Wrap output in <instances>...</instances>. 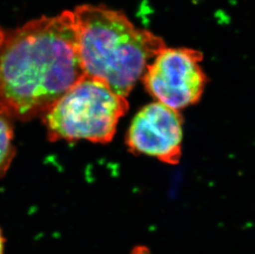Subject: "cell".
<instances>
[{"mask_svg":"<svg viewBox=\"0 0 255 254\" xmlns=\"http://www.w3.org/2000/svg\"><path fill=\"white\" fill-rule=\"evenodd\" d=\"M85 76L71 11L32 20L5 36L0 51V113L44 115Z\"/></svg>","mask_w":255,"mask_h":254,"instance_id":"cell-1","label":"cell"},{"mask_svg":"<svg viewBox=\"0 0 255 254\" xmlns=\"http://www.w3.org/2000/svg\"><path fill=\"white\" fill-rule=\"evenodd\" d=\"M72 12L85 76L128 96L164 42L135 27L120 11L85 4Z\"/></svg>","mask_w":255,"mask_h":254,"instance_id":"cell-2","label":"cell"},{"mask_svg":"<svg viewBox=\"0 0 255 254\" xmlns=\"http://www.w3.org/2000/svg\"><path fill=\"white\" fill-rule=\"evenodd\" d=\"M128 110L126 97L103 82L84 76L43 115L51 141L86 139L108 143Z\"/></svg>","mask_w":255,"mask_h":254,"instance_id":"cell-3","label":"cell"},{"mask_svg":"<svg viewBox=\"0 0 255 254\" xmlns=\"http://www.w3.org/2000/svg\"><path fill=\"white\" fill-rule=\"evenodd\" d=\"M202 59L192 49L164 46L142 76L145 89L156 102L173 110L193 105L199 101L207 84Z\"/></svg>","mask_w":255,"mask_h":254,"instance_id":"cell-4","label":"cell"},{"mask_svg":"<svg viewBox=\"0 0 255 254\" xmlns=\"http://www.w3.org/2000/svg\"><path fill=\"white\" fill-rule=\"evenodd\" d=\"M182 143L180 113L158 102L138 112L126 135L130 152L154 157L169 164H177L180 160Z\"/></svg>","mask_w":255,"mask_h":254,"instance_id":"cell-5","label":"cell"},{"mask_svg":"<svg viewBox=\"0 0 255 254\" xmlns=\"http://www.w3.org/2000/svg\"><path fill=\"white\" fill-rule=\"evenodd\" d=\"M14 153L12 125L8 118L0 113V177L7 170Z\"/></svg>","mask_w":255,"mask_h":254,"instance_id":"cell-6","label":"cell"},{"mask_svg":"<svg viewBox=\"0 0 255 254\" xmlns=\"http://www.w3.org/2000/svg\"><path fill=\"white\" fill-rule=\"evenodd\" d=\"M130 254H151V253L145 246H136L133 249Z\"/></svg>","mask_w":255,"mask_h":254,"instance_id":"cell-7","label":"cell"},{"mask_svg":"<svg viewBox=\"0 0 255 254\" xmlns=\"http://www.w3.org/2000/svg\"><path fill=\"white\" fill-rule=\"evenodd\" d=\"M5 240L2 236V231L0 230V254H3L4 253Z\"/></svg>","mask_w":255,"mask_h":254,"instance_id":"cell-8","label":"cell"},{"mask_svg":"<svg viewBox=\"0 0 255 254\" xmlns=\"http://www.w3.org/2000/svg\"><path fill=\"white\" fill-rule=\"evenodd\" d=\"M5 36H6L5 31H3V29L0 26V51H1L2 44H3V41H4Z\"/></svg>","mask_w":255,"mask_h":254,"instance_id":"cell-9","label":"cell"}]
</instances>
